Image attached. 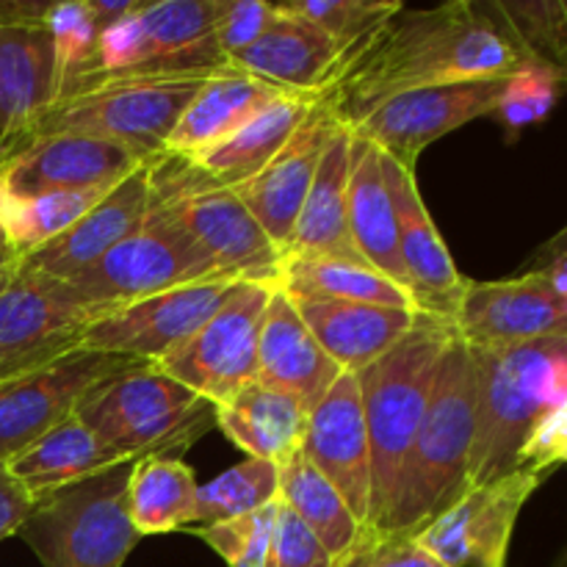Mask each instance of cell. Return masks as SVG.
<instances>
[{"label":"cell","instance_id":"15","mask_svg":"<svg viewBox=\"0 0 567 567\" xmlns=\"http://www.w3.org/2000/svg\"><path fill=\"white\" fill-rule=\"evenodd\" d=\"M241 280H214L175 288L100 316L83 332L81 349L158 363L194 336Z\"/></svg>","mask_w":567,"mask_h":567},{"label":"cell","instance_id":"13","mask_svg":"<svg viewBox=\"0 0 567 567\" xmlns=\"http://www.w3.org/2000/svg\"><path fill=\"white\" fill-rule=\"evenodd\" d=\"M543 476L513 471L491 485L471 487L415 535L443 567H507L509 540L520 509Z\"/></svg>","mask_w":567,"mask_h":567},{"label":"cell","instance_id":"46","mask_svg":"<svg viewBox=\"0 0 567 567\" xmlns=\"http://www.w3.org/2000/svg\"><path fill=\"white\" fill-rule=\"evenodd\" d=\"M37 507V496L0 463V540L17 535Z\"/></svg>","mask_w":567,"mask_h":567},{"label":"cell","instance_id":"42","mask_svg":"<svg viewBox=\"0 0 567 567\" xmlns=\"http://www.w3.org/2000/svg\"><path fill=\"white\" fill-rule=\"evenodd\" d=\"M275 17V3H266V0H219L214 33L221 55L227 61L236 59L241 50H247L255 39L269 31Z\"/></svg>","mask_w":567,"mask_h":567},{"label":"cell","instance_id":"19","mask_svg":"<svg viewBox=\"0 0 567 567\" xmlns=\"http://www.w3.org/2000/svg\"><path fill=\"white\" fill-rule=\"evenodd\" d=\"M338 127L341 125L332 120L324 103L316 100V105L291 136V142L258 175L233 186L236 197L247 205L249 214L264 227V233L280 255L286 252L288 241H291L299 210H302L310 183L319 169L321 153H324L327 142Z\"/></svg>","mask_w":567,"mask_h":567},{"label":"cell","instance_id":"50","mask_svg":"<svg viewBox=\"0 0 567 567\" xmlns=\"http://www.w3.org/2000/svg\"><path fill=\"white\" fill-rule=\"evenodd\" d=\"M17 269H20V258L9 260V264H0V291H3V288L14 280Z\"/></svg>","mask_w":567,"mask_h":567},{"label":"cell","instance_id":"40","mask_svg":"<svg viewBox=\"0 0 567 567\" xmlns=\"http://www.w3.org/2000/svg\"><path fill=\"white\" fill-rule=\"evenodd\" d=\"M563 94H567L563 81L551 70L529 61L524 70L507 78L493 116H498L509 133H518L535 122L546 120Z\"/></svg>","mask_w":567,"mask_h":567},{"label":"cell","instance_id":"38","mask_svg":"<svg viewBox=\"0 0 567 567\" xmlns=\"http://www.w3.org/2000/svg\"><path fill=\"white\" fill-rule=\"evenodd\" d=\"M280 498V465L266 460H244L197 491L194 526L241 518Z\"/></svg>","mask_w":567,"mask_h":567},{"label":"cell","instance_id":"27","mask_svg":"<svg viewBox=\"0 0 567 567\" xmlns=\"http://www.w3.org/2000/svg\"><path fill=\"white\" fill-rule=\"evenodd\" d=\"M347 208L349 233L358 252L377 271L408 288V275H404L402 252H399L396 208H393L391 188L382 169V150L360 136H352V147H349Z\"/></svg>","mask_w":567,"mask_h":567},{"label":"cell","instance_id":"34","mask_svg":"<svg viewBox=\"0 0 567 567\" xmlns=\"http://www.w3.org/2000/svg\"><path fill=\"white\" fill-rule=\"evenodd\" d=\"M280 288L288 297L338 299V302H365L382 308L415 310L408 288L393 282L371 264L338 258H286ZM419 313V310H415Z\"/></svg>","mask_w":567,"mask_h":567},{"label":"cell","instance_id":"12","mask_svg":"<svg viewBox=\"0 0 567 567\" xmlns=\"http://www.w3.org/2000/svg\"><path fill=\"white\" fill-rule=\"evenodd\" d=\"M507 78L446 83V86L415 89L377 105L365 120L352 127V136L377 144L399 166L415 172L419 155L446 133L493 116Z\"/></svg>","mask_w":567,"mask_h":567},{"label":"cell","instance_id":"23","mask_svg":"<svg viewBox=\"0 0 567 567\" xmlns=\"http://www.w3.org/2000/svg\"><path fill=\"white\" fill-rule=\"evenodd\" d=\"M341 374L343 369L299 319L288 293L275 288L258 338L260 385L297 399L305 410H313Z\"/></svg>","mask_w":567,"mask_h":567},{"label":"cell","instance_id":"4","mask_svg":"<svg viewBox=\"0 0 567 567\" xmlns=\"http://www.w3.org/2000/svg\"><path fill=\"white\" fill-rule=\"evenodd\" d=\"M454 336V324L419 316V324L408 338H402L369 369L358 371L374 480L371 532H385L404 460L413 449L437 369Z\"/></svg>","mask_w":567,"mask_h":567},{"label":"cell","instance_id":"29","mask_svg":"<svg viewBox=\"0 0 567 567\" xmlns=\"http://www.w3.org/2000/svg\"><path fill=\"white\" fill-rule=\"evenodd\" d=\"M310 410L297 399L252 382L216 408V426L249 460L286 465L302 454Z\"/></svg>","mask_w":567,"mask_h":567},{"label":"cell","instance_id":"41","mask_svg":"<svg viewBox=\"0 0 567 567\" xmlns=\"http://www.w3.org/2000/svg\"><path fill=\"white\" fill-rule=\"evenodd\" d=\"M50 39H53L55 50V83L66 81L75 72H81L83 66L92 61L94 48H97L100 28L94 22L92 9H89L86 0H70V3H53L50 9L48 22ZM59 97V94H55Z\"/></svg>","mask_w":567,"mask_h":567},{"label":"cell","instance_id":"47","mask_svg":"<svg viewBox=\"0 0 567 567\" xmlns=\"http://www.w3.org/2000/svg\"><path fill=\"white\" fill-rule=\"evenodd\" d=\"M53 3L37 0H0V28H44Z\"/></svg>","mask_w":567,"mask_h":567},{"label":"cell","instance_id":"5","mask_svg":"<svg viewBox=\"0 0 567 567\" xmlns=\"http://www.w3.org/2000/svg\"><path fill=\"white\" fill-rule=\"evenodd\" d=\"M75 419L103 446L136 463L153 454L186 452L216 426V408L153 363H138L89 391Z\"/></svg>","mask_w":567,"mask_h":567},{"label":"cell","instance_id":"6","mask_svg":"<svg viewBox=\"0 0 567 567\" xmlns=\"http://www.w3.org/2000/svg\"><path fill=\"white\" fill-rule=\"evenodd\" d=\"M147 166L150 210L186 230L233 280L280 288L282 255L233 188L210 183L192 161L175 153L155 155Z\"/></svg>","mask_w":567,"mask_h":567},{"label":"cell","instance_id":"44","mask_svg":"<svg viewBox=\"0 0 567 567\" xmlns=\"http://www.w3.org/2000/svg\"><path fill=\"white\" fill-rule=\"evenodd\" d=\"M567 463V402L537 421L535 430L515 457V471L543 476L546 471Z\"/></svg>","mask_w":567,"mask_h":567},{"label":"cell","instance_id":"33","mask_svg":"<svg viewBox=\"0 0 567 567\" xmlns=\"http://www.w3.org/2000/svg\"><path fill=\"white\" fill-rule=\"evenodd\" d=\"M197 476L181 457H142L131 465L127 518L142 537L186 529L197 520Z\"/></svg>","mask_w":567,"mask_h":567},{"label":"cell","instance_id":"28","mask_svg":"<svg viewBox=\"0 0 567 567\" xmlns=\"http://www.w3.org/2000/svg\"><path fill=\"white\" fill-rule=\"evenodd\" d=\"M282 94L291 92L247 75L236 66L221 72V75L208 78L203 89L194 94L188 109L183 111L172 136L166 138L164 153L183 155V158L203 153V150L233 136L244 122L252 120L260 109H266L271 100L282 97Z\"/></svg>","mask_w":567,"mask_h":567},{"label":"cell","instance_id":"3","mask_svg":"<svg viewBox=\"0 0 567 567\" xmlns=\"http://www.w3.org/2000/svg\"><path fill=\"white\" fill-rule=\"evenodd\" d=\"M474 354L480 385L468 491L513 474L537 421L567 402V336L474 349Z\"/></svg>","mask_w":567,"mask_h":567},{"label":"cell","instance_id":"49","mask_svg":"<svg viewBox=\"0 0 567 567\" xmlns=\"http://www.w3.org/2000/svg\"><path fill=\"white\" fill-rule=\"evenodd\" d=\"M551 258H567V225L557 233V236L548 238V241L543 244V247L526 260V264H540V260H551Z\"/></svg>","mask_w":567,"mask_h":567},{"label":"cell","instance_id":"21","mask_svg":"<svg viewBox=\"0 0 567 567\" xmlns=\"http://www.w3.org/2000/svg\"><path fill=\"white\" fill-rule=\"evenodd\" d=\"M144 164L142 155L103 138L55 133L42 136L0 166V188L9 194H44L66 188L116 186Z\"/></svg>","mask_w":567,"mask_h":567},{"label":"cell","instance_id":"37","mask_svg":"<svg viewBox=\"0 0 567 567\" xmlns=\"http://www.w3.org/2000/svg\"><path fill=\"white\" fill-rule=\"evenodd\" d=\"M275 6L282 14H291L297 17V20L316 25L321 33H327V37L336 42V48L341 50L343 55L338 75H341V72L347 70L349 61L360 53L365 39H369L382 22L391 20L396 11L404 9L399 0H282V3Z\"/></svg>","mask_w":567,"mask_h":567},{"label":"cell","instance_id":"17","mask_svg":"<svg viewBox=\"0 0 567 567\" xmlns=\"http://www.w3.org/2000/svg\"><path fill=\"white\" fill-rule=\"evenodd\" d=\"M382 169H385L393 208H396L399 252H402V266L415 310L430 319L454 324L468 277L460 275V269L454 266L446 241L437 233L435 221L421 199L415 172L399 166L385 153H382Z\"/></svg>","mask_w":567,"mask_h":567},{"label":"cell","instance_id":"20","mask_svg":"<svg viewBox=\"0 0 567 567\" xmlns=\"http://www.w3.org/2000/svg\"><path fill=\"white\" fill-rule=\"evenodd\" d=\"M150 205H153V188H150V166L144 161L133 175L111 188L94 208H89L70 230L20 258V266L50 280H70L105 258L116 244L142 230L150 216Z\"/></svg>","mask_w":567,"mask_h":567},{"label":"cell","instance_id":"35","mask_svg":"<svg viewBox=\"0 0 567 567\" xmlns=\"http://www.w3.org/2000/svg\"><path fill=\"white\" fill-rule=\"evenodd\" d=\"M120 186V183H116ZM114 186L66 188L44 194H9L0 188V230L20 258L70 230Z\"/></svg>","mask_w":567,"mask_h":567},{"label":"cell","instance_id":"48","mask_svg":"<svg viewBox=\"0 0 567 567\" xmlns=\"http://www.w3.org/2000/svg\"><path fill=\"white\" fill-rule=\"evenodd\" d=\"M524 271H535L554 293L567 305V258L540 260V264H526Z\"/></svg>","mask_w":567,"mask_h":567},{"label":"cell","instance_id":"1","mask_svg":"<svg viewBox=\"0 0 567 567\" xmlns=\"http://www.w3.org/2000/svg\"><path fill=\"white\" fill-rule=\"evenodd\" d=\"M529 61L485 3L452 0L437 9H402L382 22L347 70L319 94L352 131L377 105L415 89L509 78Z\"/></svg>","mask_w":567,"mask_h":567},{"label":"cell","instance_id":"22","mask_svg":"<svg viewBox=\"0 0 567 567\" xmlns=\"http://www.w3.org/2000/svg\"><path fill=\"white\" fill-rule=\"evenodd\" d=\"M59 94L48 28H0V166L37 138Z\"/></svg>","mask_w":567,"mask_h":567},{"label":"cell","instance_id":"25","mask_svg":"<svg viewBox=\"0 0 567 567\" xmlns=\"http://www.w3.org/2000/svg\"><path fill=\"white\" fill-rule=\"evenodd\" d=\"M275 11L277 17L269 31L230 59V64L286 92L310 94L319 100L341 70V50L310 22L282 14L277 6Z\"/></svg>","mask_w":567,"mask_h":567},{"label":"cell","instance_id":"10","mask_svg":"<svg viewBox=\"0 0 567 567\" xmlns=\"http://www.w3.org/2000/svg\"><path fill=\"white\" fill-rule=\"evenodd\" d=\"M275 288L238 282L188 341L153 363L214 408L258 382V338Z\"/></svg>","mask_w":567,"mask_h":567},{"label":"cell","instance_id":"30","mask_svg":"<svg viewBox=\"0 0 567 567\" xmlns=\"http://www.w3.org/2000/svg\"><path fill=\"white\" fill-rule=\"evenodd\" d=\"M313 105L316 97L310 94H282V97L271 100L266 109H260L252 120L244 122L225 142L197 155H188V161L216 186H238L258 175L291 142Z\"/></svg>","mask_w":567,"mask_h":567},{"label":"cell","instance_id":"9","mask_svg":"<svg viewBox=\"0 0 567 567\" xmlns=\"http://www.w3.org/2000/svg\"><path fill=\"white\" fill-rule=\"evenodd\" d=\"M205 81L208 78L109 83V86L70 94L50 105L44 120L39 122L37 138L75 133V136L122 144L150 161L164 153L166 138L172 136L183 111Z\"/></svg>","mask_w":567,"mask_h":567},{"label":"cell","instance_id":"18","mask_svg":"<svg viewBox=\"0 0 567 567\" xmlns=\"http://www.w3.org/2000/svg\"><path fill=\"white\" fill-rule=\"evenodd\" d=\"M454 330L471 349L567 336V305L535 271L496 282L468 280Z\"/></svg>","mask_w":567,"mask_h":567},{"label":"cell","instance_id":"31","mask_svg":"<svg viewBox=\"0 0 567 567\" xmlns=\"http://www.w3.org/2000/svg\"><path fill=\"white\" fill-rule=\"evenodd\" d=\"M122 454L111 452L109 446L97 441L81 421L72 415L64 424L50 430L48 435L39 437L33 446L9 460V471L33 493L44 496L59 487L75 485V482L92 480V476L105 474L116 465H127Z\"/></svg>","mask_w":567,"mask_h":567},{"label":"cell","instance_id":"36","mask_svg":"<svg viewBox=\"0 0 567 567\" xmlns=\"http://www.w3.org/2000/svg\"><path fill=\"white\" fill-rule=\"evenodd\" d=\"M526 61L551 70L567 89V0L485 3Z\"/></svg>","mask_w":567,"mask_h":567},{"label":"cell","instance_id":"11","mask_svg":"<svg viewBox=\"0 0 567 567\" xmlns=\"http://www.w3.org/2000/svg\"><path fill=\"white\" fill-rule=\"evenodd\" d=\"M138 363L142 360L78 349L33 374L0 382V463L14 460L72 419L81 399L100 382Z\"/></svg>","mask_w":567,"mask_h":567},{"label":"cell","instance_id":"2","mask_svg":"<svg viewBox=\"0 0 567 567\" xmlns=\"http://www.w3.org/2000/svg\"><path fill=\"white\" fill-rule=\"evenodd\" d=\"M476 354L460 336L449 343L432 385L424 421L404 460L385 532L415 537L468 491L476 432Z\"/></svg>","mask_w":567,"mask_h":567},{"label":"cell","instance_id":"51","mask_svg":"<svg viewBox=\"0 0 567 567\" xmlns=\"http://www.w3.org/2000/svg\"><path fill=\"white\" fill-rule=\"evenodd\" d=\"M17 258H20V255H17L14 249L9 247V241H6L3 230H0V264H9V260H17Z\"/></svg>","mask_w":567,"mask_h":567},{"label":"cell","instance_id":"32","mask_svg":"<svg viewBox=\"0 0 567 567\" xmlns=\"http://www.w3.org/2000/svg\"><path fill=\"white\" fill-rule=\"evenodd\" d=\"M280 502L343 567L369 537V529L360 526L341 493L319 474V468L305 454H297L280 468Z\"/></svg>","mask_w":567,"mask_h":567},{"label":"cell","instance_id":"14","mask_svg":"<svg viewBox=\"0 0 567 567\" xmlns=\"http://www.w3.org/2000/svg\"><path fill=\"white\" fill-rule=\"evenodd\" d=\"M92 313L55 291L53 280L17 269L0 291V382L33 374L78 352Z\"/></svg>","mask_w":567,"mask_h":567},{"label":"cell","instance_id":"26","mask_svg":"<svg viewBox=\"0 0 567 567\" xmlns=\"http://www.w3.org/2000/svg\"><path fill=\"white\" fill-rule=\"evenodd\" d=\"M349 147H352V133L347 127H338L321 153L319 169H316L310 192L299 210L297 227L288 241L286 258H338L369 264L358 252L349 233Z\"/></svg>","mask_w":567,"mask_h":567},{"label":"cell","instance_id":"43","mask_svg":"<svg viewBox=\"0 0 567 567\" xmlns=\"http://www.w3.org/2000/svg\"><path fill=\"white\" fill-rule=\"evenodd\" d=\"M264 567H343L308 532V526L280 502Z\"/></svg>","mask_w":567,"mask_h":567},{"label":"cell","instance_id":"24","mask_svg":"<svg viewBox=\"0 0 567 567\" xmlns=\"http://www.w3.org/2000/svg\"><path fill=\"white\" fill-rule=\"evenodd\" d=\"M299 319L308 324L316 341L349 374L369 369L410 336L419 316L415 310L382 308L365 302H338V299L288 297Z\"/></svg>","mask_w":567,"mask_h":567},{"label":"cell","instance_id":"45","mask_svg":"<svg viewBox=\"0 0 567 567\" xmlns=\"http://www.w3.org/2000/svg\"><path fill=\"white\" fill-rule=\"evenodd\" d=\"M347 567H443L410 535H377L369 532L363 546L352 554Z\"/></svg>","mask_w":567,"mask_h":567},{"label":"cell","instance_id":"16","mask_svg":"<svg viewBox=\"0 0 567 567\" xmlns=\"http://www.w3.org/2000/svg\"><path fill=\"white\" fill-rule=\"evenodd\" d=\"M302 454L341 493L360 526L371 532V446L358 374L343 371L327 396L310 410Z\"/></svg>","mask_w":567,"mask_h":567},{"label":"cell","instance_id":"39","mask_svg":"<svg viewBox=\"0 0 567 567\" xmlns=\"http://www.w3.org/2000/svg\"><path fill=\"white\" fill-rule=\"evenodd\" d=\"M277 507H280V498L255 509V513L241 515V518L188 526V529L199 540L208 543L230 567H264L266 557H269Z\"/></svg>","mask_w":567,"mask_h":567},{"label":"cell","instance_id":"7","mask_svg":"<svg viewBox=\"0 0 567 567\" xmlns=\"http://www.w3.org/2000/svg\"><path fill=\"white\" fill-rule=\"evenodd\" d=\"M214 280L233 277L225 275L186 230L150 210L142 230L116 244L86 271L70 280H53V286L66 302L92 313V319H100L111 310L127 308L155 293Z\"/></svg>","mask_w":567,"mask_h":567},{"label":"cell","instance_id":"8","mask_svg":"<svg viewBox=\"0 0 567 567\" xmlns=\"http://www.w3.org/2000/svg\"><path fill=\"white\" fill-rule=\"evenodd\" d=\"M131 465L37 496L17 535L44 567H122L142 540L127 518Z\"/></svg>","mask_w":567,"mask_h":567}]
</instances>
